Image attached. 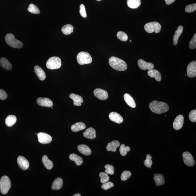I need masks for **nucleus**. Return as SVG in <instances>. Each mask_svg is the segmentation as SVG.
Instances as JSON below:
<instances>
[{
	"mask_svg": "<svg viewBox=\"0 0 196 196\" xmlns=\"http://www.w3.org/2000/svg\"><path fill=\"white\" fill-rule=\"evenodd\" d=\"M149 106L152 112L158 114L166 113L168 112L169 109V106L166 103L158 102L157 101H153L150 102Z\"/></svg>",
	"mask_w": 196,
	"mask_h": 196,
	"instance_id": "nucleus-1",
	"label": "nucleus"
},
{
	"mask_svg": "<svg viewBox=\"0 0 196 196\" xmlns=\"http://www.w3.org/2000/svg\"><path fill=\"white\" fill-rule=\"evenodd\" d=\"M109 63L111 67L118 71H125L127 69V65L124 61L115 56L110 58Z\"/></svg>",
	"mask_w": 196,
	"mask_h": 196,
	"instance_id": "nucleus-2",
	"label": "nucleus"
},
{
	"mask_svg": "<svg viewBox=\"0 0 196 196\" xmlns=\"http://www.w3.org/2000/svg\"><path fill=\"white\" fill-rule=\"evenodd\" d=\"M5 39L7 44L12 48H20L23 46V43L15 39L13 34H9L6 35Z\"/></svg>",
	"mask_w": 196,
	"mask_h": 196,
	"instance_id": "nucleus-3",
	"label": "nucleus"
},
{
	"mask_svg": "<svg viewBox=\"0 0 196 196\" xmlns=\"http://www.w3.org/2000/svg\"><path fill=\"white\" fill-rule=\"evenodd\" d=\"M11 187L10 179L7 176H3L0 179V190L3 194L5 195L9 191Z\"/></svg>",
	"mask_w": 196,
	"mask_h": 196,
	"instance_id": "nucleus-4",
	"label": "nucleus"
},
{
	"mask_svg": "<svg viewBox=\"0 0 196 196\" xmlns=\"http://www.w3.org/2000/svg\"><path fill=\"white\" fill-rule=\"evenodd\" d=\"M77 60L78 63L81 65L90 64L92 61V57L89 53L83 51L78 53Z\"/></svg>",
	"mask_w": 196,
	"mask_h": 196,
	"instance_id": "nucleus-5",
	"label": "nucleus"
},
{
	"mask_svg": "<svg viewBox=\"0 0 196 196\" xmlns=\"http://www.w3.org/2000/svg\"><path fill=\"white\" fill-rule=\"evenodd\" d=\"M144 29L146 32L148 33H152L154 32L158 33L161 29V26L159 23L156 22L148 23L144 26Z\"/></svg>",
	"mask_w": 196,
	"mask_h": 196,
	"instance_id": "nucleus-6",
	"label": "nucleus"
},
{
	"mask_svg": "<svg viewBox=\"0 0 196 196\" xmlns=\"http://www.w3.org/2000/svg\"><path fill=\"white\" fill-rule=\"evenodd\" d=\"M61 65V60L57 57H52L49 58L46 63V67L50 69H59Z\"/></svg>",
	"mask_w": 196,
	"mask_h": 196,
	"instance_id": "nucleus-7",
	"label": "nucleus"
},
{
	"mask_svg": "<svg viewBox=\"0 0 196 196\" xmlns=\"http://www.w3.org/2000/svg\"><path fill=\"white\" fill-rule=\"evenodd\" d=\"M183 161L185 165L189 167H192L194 165L195 161L190 152H185L182 154Z\"/></svg>",
	"mask_w": 196,
	"mask_h": 196,
	"instance_id": "nucleus-8",
	"label": "nucleus"
},
{
	"mask_svg": "<svg viewBox=\"0 0 196 196\" xmlns=\"http://www.w3.org/2000/svg\"><path fill=\"white\" fill-rule=\"evenodd\" d=\"M38 141L40 143L45 144L51 143L52 141L51 136L46 133L40 132L38 134Z\"/></svg>",
	"mask_w": 196,
	"mask_h": 196,
	"instance_id": "nucleus-9",
	"label": "nucleus"
},
{
	"mask_svg": "<svg viewBox=\"0 0 196 196\" xmlns=\"http://www.w3.org/2000/svg\"><path fill=\"white\" fill-rule=\"evenodd\" d=\"M95 96L101 100H105L108 98V94L106 90L97 88L94 90Z\"/></svg>",
	"mask_w": 196,
	"mask_h": 196,
	"instance_id": "nucleus-10",
	"label": "nucleus"
},
{
	"mask_svg": "<svg viewBox=\"0 0 196 196\" xmlns=\"http://www.w3.org/2000/svg\"><path fill=\"white\" fill-rule=\"evenodd\" d=\"M187 75L189 77L193 78L196 76V61H193L189 64L187 69Z\"/></svg>",
	"mask_w": 196,
	"mask_h": 196,
	"instance_id": "nucleus-11",
	"label": "nucleus"
},
{
	"mask_svg": "<svg viewBox=\"0 0 196 196\" xmlns=\"http://www.w3.org/2000/svg\"><path fill=\"white\" fill-rule=\"evenodd\" d=\"M17 163L20 169L23 170H26L28 169L30 163L26 159L22 156H19L17 159Z\"/></svg>",
	"mask_w": 196,
	"mask_h": 196,
	"instance_id": "nucleus-12",
	"label": "nucleus"
},
{
	"mask_svg": "<svg viewBox=\"0 0 196 196\" xmlns=\"http://www.w3.org/2000/svg\"><path fill=\"white\" fill-rule=\"evenodd\" d=\"M183 123L184 117L182 115H179L174 119L173 123V128L175 130H180L183 127Z\"/></svg>",
	"mask_w": 196,
	"mask_h": 196,
	"instance_id": "nucleus-13",
	"label": "nucleus"
},
{
	"mask_svg": "<svg viewBox=\"0 0 196 196\" xmlns=\"http://www.w3.org/2000/svg\"><path fill=\"white\" fill-rule=\"evenodd\" d=\"M138 65L140 69L142 70L148 69L149 71L153 69L154 67L153 64L146 62L142 59H140L138 61Z\"/></svg>",
	"mask_w": 196,
	"mask_h": 196,
	"instance_id": "nucleus-14",
	"label": "nucleus"
},
{
	"mask_svg": "<svg viewBox=\"0 0 196 196\" xmlns=\"http://www.w3.org/2000/svg\"><path fill=\"white\" fill-rule=\"evenodd\" d=\"M36 102L37 104L41 106L51 107L53 105L52 101L48 98H39L37 99Z\"/></svg>",
	"mask_w": 196,
	"mask_h": 196,
	"instance_id": "nucleus-15",
	"label": "nucleus"
},
{
	"mask_svg": "<svg viewBox=\"0 0 196 196\" xmlns=\"http://www.w3.org/2000/svg\"><path fill=\"white\" fill-rule=\"evenodd\" d=\"M34 73H35L37 77L41 81H43L46 78V75L44 70L38 65H36L34 67Z\"/></svg>",
	"mask_w": 196,
	"mask_h": 196,
	"instance_id": "nucleus-16",
	"label": "nucleus"
},
{
	"mask_svg": "<svg viewBox=\"0 0 196 196\" xmlns=\"http://www.w3.org/2000/svg\"><path fill=\"white\" fill-rule=\"evenodd\" d=\"M109 118L111 120L117 123L120 124L123 121V119L121 115L116 112H112L109 115Z\"/></svg>",
	"mask_w": 196,
	"mask_h": 196,
	"instance_id": "nucleus-17",
	"label": "nucleus"
},
{
	"mask_svg": "<svg viewBox=\"0 0 196 196\" xmlns=\"http://www.w3.org/2000/svg\"><path fill=\"white\" fill-rule=\"evenodd\" d=\"M84 137L89 139H94L96 138L95 130L93 128L90 127L85 131L83 134Z\"/></svg>",
	"mask_w": 196,
	"mask_h": 196,
	"instance_id": "nucleus-18",
	"label": "nucleus"
},
{
	"mask_svg": "<svg viewBox=\"0 0 196 196\" xmlns=\"http://www.w3.org/2000/svg\"><path fill=\"white\" fill-rule=\"evenodd\" d=\"M69 97L73 101V104L75 106H81V103L83 102V99L82 97L78 95L72 94H70Z\"/></svg>",
	"mask_w": 196,
	"mask_h": 196,
	"instance_id": "nucleus-19",
	"label": "nucleus"
},
{
	"mask_svg": "<svg viewBox=\"0 0 196 196\" xmlns=\"http://www.w3.org/2000/svg\"><path fill=\"white\" fill-rule=\"evenodd\" d=\"M77 149L80 152L85 156H90L92 153L91 150L87 145H80L78 146Z\"/></svg>",
	"mask_w": 196,
	"mask_h": 196,
	"instance_id": "nucleus-20",
	"label": "nucleus"
},
{
	"mask_svg": "<svg viewBox=\"0 0 196 196\" xmlns=\"http://www.w3.org/2000/svg\"><path fill=\"white\" fill-rule=\"evenodd\" d=\"M120 145V142L117 140H114L108 144L106 147V150L109 152H116L117 148L119 147Z\"/></svg>",
	"mask_w": 196,
	"mask_h": 196,
	"instance_id": "nucleus-21",
	"label": "nucleus"
},
{
	"mask_svg": "<svg viewBox=\"0 0 196 196\" xmlns=\"http://www.w3.org/2000/svg\"><path fill=\"white\" fill-rule=\"evenodd\" d=\"M148 76L152 78H155L156 81L159 82L161 80V74L158 70L152 69L148 71Z\"/></svg>",
	"mask_w": 196,
	"mask_h": 196,
	"instance_id": "nucleus-22",
	"label": "nucleus"
},
{
	"mask_svg": "<svg viewBox=\"0 0 196 196\" xmlns=\"http://www.w3.org/2000/svg\"><path fill=\"white\" fill-rule=\"evenodd\" d=\"M63 183L62 179L60 178H57L53 181L52 185V189L53 190H59L62 187Z\"/></svg>",
	"mask_w": 196,
	"mask_h": 196,
	"instance_id": "nucleus-23",
	"label": "nucleus"
},
{
	"mask_svg": "<svg viewBox=\"0 0 196 196\" xmlns=\"http://www.w3.org/2000/svg\"><path fill=\"white\" fill-rule=\"evenodd\" d=\"M183 29V27L182 26H180L178 27L177 30L175 31L173 38V44L174 45H176L178 44L179 38L181 34H182Z\"/></svg>",
	"mask_w": 196,
	"mask_h": 196,
	"instance_id": "nucleus-24",
	"label": "nucleus"
},
{
	"mask_svg": "<svg viewBox=\"0 0 196 196\" xmlns=\"http://www.w3.org/2000/svg\"><path fill=\"white\" fill-rule=\"evenodd\" d=\"M124 99L127 104L131 108H135L136 104L133 98L130 94H125L124 95Z\"/></svg>",
	"mask_w": 196,
	"mask_h": 196,
	"instance_id": "nucleus-25",
	"label": "nucleus"
},
{
	"mask_svg": "<svg viewBox=\"0 0 196 196\" xmlns=\"http://www.w3.org/2000/svg\"><path fill=\"white\" fill-rule=\"evenodd\" d=\"M86 126L82 122L77 123L72 125L71 127L72 131L75 132L85 129Z\"/></svg>",
	"mask_w": 196,
	"mask_h": 196,
	"instance_id": "nucleus-26",
	"label": "nucleus"
},
{
	"mask_svg": "<svg viewBox=\"0 0 196 196\" xmlns=\"http://www.w3.org/2000/svg\"><path fill=\"white\" fill-rule=\"evenodd\" d=\"M0 65L6 70H10L12 68V65L11 63L5 57H2L0 59Z\"/></svg>",
	"mask_w": 196,
	"mask_h": 196,
	"instance_id": "nucleus-27",
	"label": "nucleus"
},
{
	"mask_svg": "<svg viewBox=\"0 0 196 196\" xmlns=\"http://www.w3.org/2000/svg\"><path fill=\"white\" fill-rule=\"evenodd\" d=\"M42 161L45 168L48 170H51L53 168V162L52 161L49 159L47 156L44 155L43 156Z\"/></svg>",
	"mask_w": 196,
	"mask_h": 196,
	"instance_id": "nucleus-28",
	"label": "nucleus"
},
{
	"mask_svg": "<svg viewBox=\"0 0 196 196\" xmlns=\"http://www.w3.org/2000/svg\"><path fill=\"white\" fill-rule=\"evenodd\" d=\"M154 179L157 186L164 185L165 183L164 177L161 174H155Z\"/></svg>",
	"mask_w": 196,
	"mask_h": 196,
	"instance_id": "nucleus-29",
	"label": "nucleus"
},
{
	"mask_svg": "<svg viewBox=\"0 0 196 196\" xmlns=\"http://www.w3.org/2000/svg\"><path fill=\"white\" fill-rule=\"evenodd\" d=\"M70 160L75 162V164L77 166L81 165L83 163V160L81 157L75 154H71L69 156Z\"/></svg>",
	"mask_w": 196,
	"mask_h": 196,
	"instance_id": "nucleus-30",
	"label": "nucleus"
},
{
	"mask_svg": "<svg viewBox=\"0 0 196 196\" xmlns=\"http://www.w3.org/2000/svg\"><path fill=\"white\" fill-rule=\"evenodd\" d=\"M127 5L132 9H136L141 5V0H127Z\"/></svg>",
	"mask_w": 196,
	"mask_h": 196,
	"instance_id": "nucleus-31",
	"label": "nucleus"
},
{
	"mask_svg": "<svg viewBox=\"0 0 196 196\" xmlns=\"http://www.w3.org/2000/svg\"><path fill=\"white\" fill-rule=\"evenodd\" d=\"M16 120H17V119L15 115H10L6 119V124L8 127H11L15 124Z\"/></svg>",
	"mask_w": 196,
	"mask_h": 196,
	"instance_id": "nucleus-32",
	"label": "nucleus"
},
{
	"mask_svg": "<svg viewBox=\"0 0 196 196\" xmlns=\"http://www.w3.org/2000/svg\"><path fill=\"white\" fill-rule=\"evenodd\" d=\"M73 27L72 25L67 24L65 25L61 28V31L65 35H69L73 32Z\"/></svg>",
	"mask_w": 196,
	"mask_h": 196,
	"instance_id": "nucleus-33",
	"label": "nucleus"
},
{
	"mask_svg": "<svg viewBox=\"0 0 196 196\" xmlns=\"http://www.w3.org/2000/svg\"><path fill=\"white\" fill-rule=\"evenodd\" d=\"M28 11L31 13L38 14L40 13V10L37 6L33 4H30L28 8Z\"/></svg>",
	"mask_w": 196,
	"mask_h": 196,
	"instance_id": "nucleus-34",
	"label": "nucleus"
},
{
	"mask_svg": "<svg viewBox=\"0 0 196 196\" xmlns=\"http://www.w3.org/2000/svg\"><path fill=\"white\" fill-rule=\"evenodd\" d=\"M131 150V148L129 146H126L124 144H122L119 148V152L122 156H125L127 152Z\"/></svg>",
	"mask_w": 196,
	"mask_h": 196,
	"instance_id": "nucleus-35",
	"label": "nucleus"
},
{
	"mask_svg": "<svg viewBox=\"0 0 196 196\" xmlns=\"http://www.w3.org/2000/svg\"><path fill=\"white\" fill-rule=\"evenodd\" d=\"M100 181L102 183L108 182L109 180V177L108 174L106 172H101L99 174Z\"/></svg>",
	"mask_w": 196,
	"mask_h": 196,
	"instance_id": "nucleus-36",
	"label": "nucleus"
},
{
	"mask_svg": "<svg viewBox=\"0 0 196 196\" xmlns=\"http://www.w3.org/2000/svg\"><path fill=\"white\" fill-rule=\"evenodd\" d=\"M152 156L151 155H150V154H148L146 155V160L144 161V164L146 167L151 169L152 164Z\"/></svg>",
	"mask_w": 196,
	"mask_h": 196,
	"instance_id": "nucleus-37",
	"label": "nucleus"
},
{
	"mask_svg": "<svg viewBox=\"0 0 196 196\" xmlns=\"http://www.w3.org/2000/svg\"><path fill=\"white\" fill-rule=\"evenodd\" d=\"M117 38L119 40L123 42H125L127 40L128 36L127 35L125 32L123 31H119L117 33Z\"/></svg>",
	"mask_w": 196,
	"mask_h": 196,
	"instance_id": "nucleus-38",
	"label": "nucleus"
},
{
	"mask_svg": "<svg viewBox=\"0 0 196 196\" xmlns=\"http://www.w3.org/2000/svg\"><path fill=\"white\" fill-rule=\"evenodd\" d=\"M105 172L108 174L113 175L115 173L114 168L112 165L107 164L105 166Z\"/></svg>",
	"mask_w": 196,
	"mask_h": 196,
	"instance_id": "nucleus-39",
	"label": "nucleus"
},
{
	"mask_svg": "<svg viewBox=\"0 0 196 196\" xmlns=\"http://www.w3.org/2000/svg\"><path fill=\"white\" fill-rule=\"evenodd\" d=\"M131 173L129 171H125L121 174V178L122 181H125L129 179L131 176Z\"/></svg>",
	"mask_w": 196,
	"mask_h": 196,
	"instance_id": "nucleus-40",
	"label": "nucleus"
},
{
	"mask_svg": "<svg viewBox=\"0 0 196 196\" xmlns=\"http://www.w3.org/2000/svg\"><path fill=\"white\" fill-rule=\"evenodd\" d=\"M185 11L188 13H191L195 11L196 10V4L194 3L187 5L185 7Z\"/></svg>",
	"mask_w": 196,
	"mask_h": 196,
	"instance_id": "nucleus-41",
	"label": "nucleus"
},
{
	"mask_svg": "<svg viewBox=\"0 0 196 196\" xmlns=\"http://www.w3.org/2000/svg\"><path fill=\"white\" fill-rule=\"evenodd\" d=\"M189 48L191 49H194L196 48V34L194 35L193 38L190 42L189 44Z\"/></svg>",
	"mask_w": 196,
	"mask_h": 196,
	"instance_id": "nucleus-42",
	"label": "nucleus"
},
{
	"mask_svg": "<svg viewBox=\"0 0 196 196\" xmlns=\"http://www.w3.org/2000/svg\"><path fill=\"white\" fill-rule=\"evenodd\" d=\"M114 184L112 182L108 181V182L103 183L102 186V188L104 190H106L110 189L111 188L114 187Z\"/></svg>",
	"mask_w": 196,
	"mask_h": 196,
	"instance_id": "nucleus-43",
	"label": "nucleus"
},
{
	"mask_svg": "<svg viewBox=\"0 0 196 196\" xmlns=\"http://www.w3.org/2000/svg\"><path fill=\"white\" fill-rule=\"evenodd\" d=\"M189 119L192 122L195 123L196 122V110H193L191 111L189 115Z\"/></svg>",
	"mask_w": 196,
	"mask_h": 196,
	"instance_id": "nucleus-44",
	"label": "nucleus"
},
{
	"mask_svg": "<svg viewBox=\"0 0 196 196\" xmlns=\"http://www.w3.org/2000/svg\"><path fill=\"white\" fill-rule=\"evenodd\" d=\"M80 15L84 18L87 17L86 15L85 7L83 4H81L80 6Z\"/></svg>",
	"mask_w": 196,
	"mask_h": 196,
	"instance_id": "nucleus-45",
	"label": "nucleus"
},
{
	"mask_svg": "<svg viewBox=\"0 0 196 196\" xmlns=\"http://www.w3.org/2000/svg\"><path fill=\"white\" fill-rule=\"evenodd\" d=\"M7 94L5 90L0 89V100H5L7 98Z\"/></svg>",
	"mask_w": 196,
	"mask_h": 196,
	"instance_id": "nucleus-46",
	"label": "nucleus"
},
{
	"mask_svg": "<svg viewBox=\"0 0 196 196\" xmlns=\"http://www.w3.org/2000/svg\"><path fill=\"white\" fill-rule=\"evenodd\" d=\"M167 5H170L176 1V0H164Z\"/></svg>",
	"mask_w": 196,
	"mask_h": 196,
	"instance_id": "nucleus-47",
	"label": "nucleus"
},
{
	"mask_svg": "<svg viewBox=\"0 0 196 196\" xmlns=\"http://www.w3.org/2000/svg\"><path fill=\"white\" fill-rule=\"evenodd\" d=\"M73 196H81V195L79 194H75L73 195Z\"/></svg>",
	"mask_w": 196,
	"mask_h": 196,
	"instance_id": "nucleus-48",
	"label": "nucleus"
},
{
	"mask_svg": "<svg viewBox=\"0 0 196 196\" xmlns=\"http://www.w3.org/2000/svg\"><path fill=\"white\" fill-rule=\"evenodd\" d=\"M96 1H102V0H96Z\"/></svg>",
	"mask_w": 196,
	"mask_h": 196,
	"instance_id": "nucleus-49",
	"label": "nucleus"
},
{
	"mask_svg": "<svg viewBox=\"0 0 196 196\" xmlns=\"http://www.w3.org/2000/svg\"><path fill=\"white\" fill-rule=\"evenodd\" d=\"M130 42H131V40H130Z\"/></svg>",
	"mask_w": 196,
	"mask_h": 196,
	"instance_id": "nucleus-50",
	"label": "nucleus"
},
{
	"mask_svg": "<svg viewBox=\"0 0 196 196\" xmlns=\"http://www.w3.org/2000/svg\"><path fill=\"white\" fill-rule=\"evenodd\" d=\"M185 76H186V74H185Z\"/></svg>",
	"mask_w": 196,
	"mask_h": 196,
	"instance_id": "nucleus-51",
	"label": "nucleus"
}]
</instances>
